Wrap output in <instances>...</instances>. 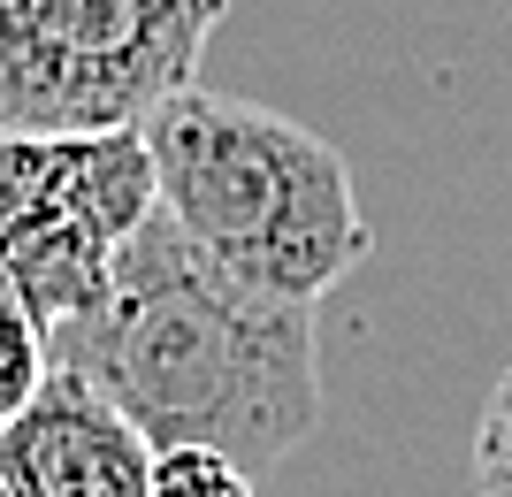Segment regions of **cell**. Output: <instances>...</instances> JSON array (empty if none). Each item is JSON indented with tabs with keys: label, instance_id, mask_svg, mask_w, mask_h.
<instances>
[{
	"label": "cell",
	"instance_id": "8fae6325",
	"mask_svg": "<svg viewBox=\"0 0 512 497\" xmlns=\"http://www.w3.org/2000/svg\"><path fill=\"white\" fill-rule=\"evenodd\" d=\"M0 497H8V482H0Z\"/></svg>",
	"mask_w": 512,
	"mask_h": 497
},
{
	"label": "cell",
	"instance_id": "3957f363",
	"mask_svg": "<svg viewBox=\"0 0 512 497\" xmlns=\"http://www.w3.org/2000/svg\"><path fill=\"white\" fill-rule=\"evenodd\" d=\"M207 0H0V130H138L199 77Z\"/></svg>",
	"mask_w": 512,
	"mask_h": 497
},
{
	"label": "cell",
	"instance_id": "ba28073f",
	"mask_svg": "<svg viewBox=\"0 0 512 497\" xmlns=\"http://www.w3.org/2000/svg\"><path fill=\"white\" fill-rule=\"evenodd\" d=\"M39 375H46V329H39V314L23 306V291L0 276V429L31 406Z\"/></svg>",
	"mask_w": 512,
	"mask_h": 497
},
{
	"label": "cell",
	"instance_id": "5b68a950",
	"mask_svg": "<svg viewBox=\"0 0 512 497\" xmlns=\"http://www.w3.org/2000/svg\"><path fill=\"white\" fill-rule=\"evenodd\" d=\"M153 444L92 375L46 360L31 406L0 429L8 497H146Z\"/></svg>",
	"mask_w": 512,
	"mask_h": 497
},
{
	"label": "cell",
	"instance_id": "30bf717a",
	"mask_svg": "<svg viewBox=\"0 0 512 497\" xmlns=\"http://www.w3.org/2000/svg\"><path fill=\"white\" fill-rule=\"evenodd\" d=\"M207 8H230V0H207Z\"/></svg>",
	"mask_w": 512,
	"mask_h": 497
},
{
	"label": "cell",
	"instance_id": "6da1fadb",
	"mask_svg": "<svg viewBox=\"0 0 512 497\" xmlns=\"http://www.w3.org/2000/svg\"><path fill=\"white\" fill-rule=\"evenodd\" d=\"M46 360L92 375L161 444L283 467L321 421L314 306L222 276L161 207L123 238L100 299L46 329Z\"/></svg>",
	"mask_w": 512,
	"mask_h": 497
},
{
	"label": "cell",
	"instance_id": "8992f818",
	"mask_svg": "<svg viewBox=\"0 0 512 497\" xmlns=\"http://www.w3.org/2000/svg\"><path fill=\"white\" fill-rule=\"evenodd\" d=\"M54 169H62V138H39V130H0V268L31 238L46 192H54Z\"/></svg>",
	"mask_w": 512,
	"mask_h": 497
},
{
	"label": "cell",
	"instance_id": "52a82bcc",
	"mask_svg": "<svg viewBox=\"0 0 512 497\" xmlns=\"http://www.w3.org/2000/svg\"><path fill=\"white\" fill-rule=\"evenodd\" d=\"M146 497H260V475L214 444H161L146 467Z\"/></svg>",
	"mask_w": 512,
	"mask_h": 497
},
{
	"label": "cell",
	"instance_id": "277c9868",
	"mask_svg": "<svg viewBox=\"0 0 512 497\" xmlns=\"http://www.w3.org/2000/svg\"><path fill=\"white\" fill-rule=\"evenodd\" d=\"M153 207H161V192H153L146 130H85V138H62L54 192H46L31 238L8 253L0 276L23 291V306L39 314V329H54L77 306L100 299L123 238Z\"/></svg>",
	"mask_w": 512,
	"mask_h": 497
},
{
	"label": "cell",
	"instance_id": "9c48e42d",
	"mask_svg": "<svg viewBox=\"0 0 512 497\" xmlns=\"http://www.w3.org/2000/svg\"><path fill=\"white\" fill-rule=\"evenodd\" d=\"M474 497H512V368L497 375L474 429Z\"/></svg>",
	"mask_w": 512,
	"mask_h": 497
},
{
	"label": "cell",
	"instance_id": "7a4b0ae2",
	"mask_svg": "<svg viewBox=\"0 0 512 497\" xmlns=\"http://www.w3.org/2000/svg\"><path fill=\"white\" fill-rule=\"evenodd\" d=\"M138 130L153 153L161 215L222 276L268 299L321 306L375 245L344 153L291 115L237 92H207L192 77Z\"/></svg>",
	"mask_w": 512,
	"mask_h": 497
}]
</instances>
